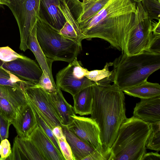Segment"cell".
Segmentation results:
<instances>
[{
	"label": "cell",
	"instance_id": "1",
	"mask_svg": "<svg viewBox=\"0 0 160 160\" xmlns=\"http://www.w3.org/2000/svg\"><path fill=\"white\" fill-rule=\"evenodd\" d=\"M136 6L131 0H109L100 11L79 24L84 39H103L127 54L128 42L136 27Z\"/></svg>",
	"mask_w": 160,
	"mask_h": 160
},
{
	"label": "cell",
	"instance_id": "2",
	"mask_svg": "<svg viewBox=\"0 0 160 160\" xmlns=\"http://www.w3.org/2000/svg\"><path fill=\"white\" fill-rule=\"evenodd\" d=\"M92 87L93 102L91 118L99 128L103 148H110L121 125L127 118L124 94L114 84L95 83Z\"/></svg>",
	"mask_w": 160,
	"mask_h": 160
},
{
	"label": "cell",
	"instance_id": "3",
	"mask_svg": "<svg viewBox=\"0 0 160 160\" xmlns=\"http://www.w3.org/2000/svg\"><path fill=\"white\" fill-rule=\"evenodd\" d=\"M113 62V84L122 91L147 81L160 68V53L146 51L129 55L122 53Z\"/></svg>",
	"mask_w": 160,
	"mask_h": 160
},
{
	"label": "cell",
	"instance_id": "4",
	"mask_svg": "<svg viewBox=\"0 0 160 160\" xmlns=\"http://www.w3.org/2000/svg\"><path fill=\"white\" fill-rule=\"evenodd\" d=\"M150 132L148 123L133 116L127 118L121 125L110 148L108 160H141L146 152Z\"/></svg>",
	"mask_w": 160,
	"mask_h": 160
},
{
	"label": "cell",
	"instance_id": "5",
	"mask_svg": "<svg viewBox=\"0 0 160 160\" xmlns=\"http://www.w3.org/2000/svg\"><path fill=\"white\" fill-rule=\"evenodd\" d=\"M36 34L40 47L48 58L70 63L77 58L81 47L64 38L40 16L36 22Z\"/></svg>",
	"mask_w": 160,
	"mask_h": 160
},
{
	"label": "cell",
	"instance_id": "6",
	"mask_svg": "<svg viewBox=\"0 0 160 160\" xmlns=\"http://www.w3.org/2000/svg\"><path fill=\"white\" fill-rule=\"evenodd\" d=\"M7 5L17 22L20 34V49H28L31 31L40 16V0H8Z\"/></svg>",
	"mask_w": 160,
	"mask_h": 160
},
{
	"label": "cell",
	"instance_id": "7",
	"mask_svg": "<svg viewBox=\"0 0 160 160\" xmlns=\"http://www.w3.org/2000/svg\"><path fill=\"white\" fill-rule=\"evenodd\" d=\"M88 71L76 58L57 73L56 84L58 88L73 97L83 89L92 86L95 82L85 76Z\"/></svg>",
	"mask_w": 160,
	"mask_h": 160
},
{
	"label": "cell",
	"instance_id": "8",
	"mask_svg": "<svg viewBox=\"0 0 160 160\" xmlns=\"http://www.w3.org/2000/svg\"><path fill=\"white\" fill-rule=\"evenodd\" d=\"M135 16L136 27L128 40L127 54L135 55L148 51L153 37L151 21L141 2L138 3Z\"/></svg>",
	"mask_w": 160,
	"mask_h": 160
},
{
	"label": "cell",
	"instance_id": "9",
	"mask_svg": "<svg viewBox=\"0 0 160 160\" xmlns=\"http://www.w3.org/2000/svg\"><path fill=\"white\" fill-rule=\"evenodd\" d=\"M71 122L66 126L72 133L95 150L103 151L100 138V131L96 122L91 118L72 116Z\"/></svg>",
	"mask_w": 160,
	"mask_h": 160
},
{
	"label": "cell",
	"instance_id": "10",
	"mask_svg": "<svg viewBox=\"0 0 160 160\" xmlns=\"http://www.w3.org/2000/svg\"><path fill=\"white\" fill-rule=\"evenodd\" d=\"M24 92L27 98L40 113L52 130L57 126H62L61 121L51 101L48 93L38 85L27 88Z\"/></svg>",
	"mask_w": 160,
	"mask_h": 160
},
{
	"label": "cell",
	"instance_id": "11",
	"mask_svg": "<svg viewBox=\"0 0 160 160\" xmlns=\"http://www.w3.org/2000/svg\"><path fill=\"white\" fill-rule=\"evenodd\" d=\"M27 102L24 91L12 87L0 85V114L11 122Z\"/></svg>",
	"mask_w": 160,
	"mask_h": 160
},
{
	"label": "cell",
	"instance_id": "12",
	"mask_svg": "<svg viewBox=\"0 0 160 160\" xmlns=\"http://www.w3.org/2000/svg\"><path fill=\"white\" fill-rule=\"evenodd\" d=\"M2 67L19 78L38 85L43 73L36 62L27 57L4 62Z\"/></svg>",
	"mask_w": 160,
	"mask_h": 160
},
{
	"label": "cell",
	"instance_id": "13",
	"mask_svg": "<svg viewBox=\"0 0 160 160\" xmlns=\"http://www.w3.org/2000/svg\"><path fill=\"white\" fill-rule=\"evenodd\" d=\"M58 7L62 13L66 22L59 33L64 38L72 40L81 47L84 39L79 23L75 18L66 0H60Z\"/></svg>",
	"mask_w": 160,
	"mask_h": 160
},
{
	"label": "cell",
	"instance_id": "14",
	"mask_svg": "<svg viewBox=\"0 0 160 160\" xmlns=\"http://www.w3.org/2000/svg\"><path fill=\"white\" fill-rule=\"evenodd\" d=\"M29 138L44 160H65L38 124Z\"/></svg>",
	"mask_w": 160,
	"mask_h": 160
},
{
	"label": "cell",
	"instance_id": "15",
	"mask_svg": "<svg viewBox=\"0 0 160 160\" xmlns=\"http://www.w3.org/2000/svg\"><path fill=\"white\" fill-rule=\"evenodd\" d=\"M11 123L17 136L23 138H29L36 127L37 123L33 112L28 102L21 108Z\"/></svg>",
	"mask_w": 160,
	"mask_h": 160
},
{
	"label": "cell",
	"instance_id": "16",
	"mask_svg": "<svg viewBox=\"0 0 160 160\" xmlns=\"http://www.w3.org/2000/svg\"><path fill=\"white\" fill-rule=\"evenodd\" d=\"M133 115L148 124L160 121V96L141 99L134 108Z\"/></svg>",
	"mask_w": 160,
	"mask_h": 160
},
{
	"label": "cell",
	"instance_id": "17",
	"mask_svg": "<svg viewBox=\"0 0 160 160\" xmlns=\"http://www.w3.org/2000/svg\"><path fill=\"white\" fill-rule=\"evenodd\" d=\"M11 150L7 160H44L29 138H23L17 136Z\"/></svg>",
	"mask_w": 160,
	"mask_h": 160
},
{
	"label": "cell",
	"instance_id": "18",
	"mask_svg": "<svg viewBox=\"0 0 160 160\" xmlns=\"http://www.w3.org/2000/svg\"><path fill=\"white\" fill-rule=\"evenodd\" d=\"M60 0H40V16L59 32L66 21L59 9Z\"/></svg>",
	"mask_w": 160,
	"mask_h": 160
},
{
	"label": "cell",
	"instance_id": "19",
	"mask_svg": "<svg viewBox=\"0 0 160 160\" xmlns=\"http://www.w3.org/2000/svg\"><path fill=\"white\" fill-rule=\"evenodd\" d=\"M48 93L62 125H68L72 121V116L76 115L73 107L67 101L59 89L55 92Z\"/></svg>",
	"mask_w": 160,
	"mask_h": 160
},
{
	"label": "cell",
	"instance_id": "20",
	"mask_svg": "<svg viewBox=\"0 0 160 160\" xmlns=\"http://www.w3.org/2000/svg\"><path fill=\"white\" fill-rule=\"evenodd\" d=\"M28 47L34 54L42 71H45L48 73L53 85L57 87L52 71V64L54 61L47 58L40 47L36 37V24L30 32Z\"/></svg>",
	"mask_w": 160,
	"mask_h": 160
},
{
	"label": "cell",
	"instance_id": "21",
	"mask_svg": "<svg viewBox=\"0 0 160 160\" xmlns=\"http://www.w3.org/2000/svg\"><path fill=\"white\" fill-rule=\"evenodd\" d=\"M62 127L74 160H84L95 150L70 131L66 126L62 125Z\"/></svg>",
	"mask_w": 160,
	"mask_h": 160
},
{
	"label": "cell",
	"instance_id": "22",
	"mask_svg": "<svg viewBox=\"0 0 160 160\" xmlns=\"http://www.w3.org/2000/svg\"><path fill=\"white\" fill-rule=\"evenodd\" d=\"M92 86L83 89L72 97L73 108L75 114L80 116L91 114L93 102Z\"/></svg>",
	"mask_w": 160,
	"mask_h": 160
},
{
	"label": "cell",
	"instance_id": "23",
	"mask_svg": "<svg viewBox=\"0 0 160 160\" xmlns=\"http://www.w3.org/2000/svg\"><path fill=\"white\" fill-rule=\"evenodd\" d=\"M125 94L141 99L160 96V85L146 81L123 91Z\"/></svg>",
	"mask_w": 160,
	"mask_h": 160
},
{
	"label": "cell",
	"instance_id": "24",
	"mask_svg": "<svg viewBox=\"0 0 160 160\" xmlns=\"http://www.w3.org/2000/svg\"><path fill=\"white\" fill-rule=\"evenodd\" d=\"M0 85L12 87L24 92L27 88L37 85L19 78L2 67H0Z\"/></svg>",
	"mask_w": 160,
	"mask_h": 160
},
{
	"label": "cell",
	"instance_id": "25",
	"mask_svg": "<svg viewBox=\"0 0 160 160\" xmlns=\"http://www.w3.org/2000/svg\"><path fill=\"white\" fill-rule=\"evenodd\" d=\"M112 65V62H107L102 69L88 70L85 76L97 84H110L113 81V71L109 68Z\"/></svg>",
	"mask_w": 160,
	"mask_h": 160
},
{
	"label": "cell",
	"instance_id": "26",
	"mask_svg": "<svg viewBox=\"0 0 160 160\" xmlns=\"http://www.w3.org/2000/svg\"><path fill=\"white\" fill-rule=\"evenodd\" d=\"M109 0H90L82 3V12L77 21L79 24L89 19L102 8Z\"/></svg>",
	"mask_w": 160,
	"mask_h": 160
},
{
	"label": "cell",
	"instance_id": "27",
	"mask_svg": "<svg viewBox=\"0 0 160 160\" xmlns=\"http://www.w3.org/2000/svg\"><path fill=\"white\" fill-rule=\"evenodd\" d=\"M26 98L28 102L30 105L33 112L36 118L37 124L41 128L43 131L51 141L59 153L62 155L59 145L57 138L54 136L52 132V130L47 125L40 113L36 108L28 100L27 97Z\"/></svg>",
	"mask_w": 160,
	"mask_h": 160
},
{
	"label": "cell",
	"instance_id": "28",
	"mask_svg": "<svg viewBox=\"0 0 160 160\" xmlns=\"http://www.w3.org/2000/svg\"><path fill=\"white\" fill-rule=\"evenodd\" d=\"M151 132L146 147L158 152L160 150V121L149 123Z\"/></svg>",
	"mask_w": 160,
	"mask_h": 160
},
{
	"label": "cell",
	"instance_id": "29",
	"mask_svg": "<svg viewBox=\"0 0 160 160\" xmlns=\"http://www.w3.org/2000/svg\"><path fill=\"white\" fill-rule=\"evenodd\" d=\"M142 5L150 20H160V1L157 0H141Z\"/></svg>",
	"mask_w": 160,
	"mask_h": 160
},
{
	"label": "cell",
	"instance_id": "30",
	"mask_svg": "<svg viewBox=\"0 0 160 160\" xmlns=\"http://www.w3.org/2000/svg\"><path fill=\"white\" fill-rule=\"evenodd\" d=\"M26 57L17 53L8 46L0 47V60L3 62H8Z\"/></svg>",
	"mask_w": 160,
	"mask_h": 160
},
{
	"label": "cell",
	"instance_id": "31",
	"mask_svg": "<svg viewBox=\"0 0 160 160\" xmlns=\"http://www.w3.org/2000/svg\"><path fill=\"white\" fill-rule=\"evenodd\" d=\"M38 85L46 92L49 93L55 92L58 89L57 87L53 85L48 74L45 71H43L40 78Z\"/></svg>",
	"mask_w": 160,
	"mask_h": 160
},
{
	"label": "cell",
	"instance_id": "32",
	"mask_svg": "<svg viewBox=\"0 0 160 160\" xmlns=\"http://www.w3.org/2000/svg\"><path fill=\"white\" fill-rule=\"evenodd\" d=\"M59 145L65 160H74L70 147L65 136L57 138Z\"/></svg>",
	"mask_w": 160,
	"mask_h": 160
},
{
	"label": "cell",
	"instance_id": "33",
	"mask_svg": "<svg viewBox=\"0 0 160 160\" xmlns=\"http://www.w3.org/2000/svg\"><path fill=\"white\" fill-rule=\"evenodd\" d=\"M11 124L10 121L0 114V143L2 140L8 138L9 128Z\"/></svg>",
	"mask_w": 160,
	"mask_h": 160
},
{
	"label": "cell",
	"instance_id": "34",
	"mask_svg": "<svg viewBox=\"0 0 160 160\" xmlns=\"http://www.w3.org/2000/svg\"><path fill=\"white\" fill-rule=\"evenodd\" d=\"M111 154L110 148L100 152L95 150L84 160H109Z\"/></svg>",
	"mask_w": 160,
	"mask_h": 160
},
{
	"label": "cell",
	"instance_id": "35",
	"mask_svg": "<svg viewBox=\"0 0 160 160\" xmlns=\"http://www.w3.org/2000/svg\"><path fill=\"white\" fill-rule=\"evenodd\" d=\"M0 144L2 146L0 160H7L12 152L10 144L7 138L2 140Z\"/></svg>",
	"mask_w": 160,
	"mask_h": 160
},
{
	"label": "cell",
	"instance_id": "36",
	"mask_svg": "<svg viewBox=\"0 0 160 160\" xmlns=\"http://www.w3.org/2000/svg\"><path fill=\"white\" fill-rule=\"evenodd\" d=\"M148 52L160 53V35H153Z\"/></svg>",
	"mask_w": 160,
	"mask_h": 160
},
{
	"label": "cell",
	"instance_id": "37",
	"mask_svg": "<svg viewBox=\"0 0 160 160\" xmlns=\"http://www.w3.org/2000/svg\"><path fill=\"white\" fill-rule=\"evenodd\" d=\"M141 160H160V155L158 152H146Z\"/></svg>",
	"mask_w": 160,
	"mask_h": 160
},
{
	"label": "cell",
	"instance_id": "38",
	"mask_svg": "<svg viewBox=\"0 0 160 160\" xmlns=\"http://www.w3.org/2000/svg\"><path fill=\"white\" fill-rule=\"evenodd\" d=\"M151 22L153 34L155 35H160V20H158V22L151 21Z\"/></svg>",
	"mask_w": 160,
	"mask_h": 160
},
{
	"label": "cell",
	"instance_id": "39",
	"mask_svg": "<svg viewBox=\"0 0 160 160\" xmlns=\"http://www.w3.org/2000/svg\"><path fill=\"white\" fill-rule=\"evenodd\" d=\"M54 136L57 138H60L65 136L61 126H57L52 130Z\"/></svg>",
	"mask_w": 160,
	"mask_h": 160
},
{
	"label": "cell",
	"instance_id": "40",
	"mask_svg": "<svg viewBox=\"0 0 160 160\" xmlns=\"http://www.w3.org/2000/svg\"><path fill=\"white\" fill-rule=\"evenodd\" d=\"M8 2V0H0V5H4L7 6Z\"/></svg>",
	"mask_w": 160,
	"mask_h": 160
},
{
	"label": "cell",
	"instance_id": "41",
	"mask_svg": "<svg viewBox=\"0 0 160 160\" xmlns=\"http://www.w3.org/2000/svg\"><path fill=\"white\" fill-rule=\"evenodd\" d=\"M3 62L0 60V67H2Z\"/></svg>",
	"mask_w": 160,
	"mask_h": 160
},
{
	"label": "cell",
	"instance_id": "42",
	"mask_svg": "<svg viewBox=\"0 0 160 160\" xmlns=\"http://www.w3.org/2000/svg\"><path fill=\"white\" fill-rule=\"evenodd\" d=\"M133 0L136 2L138 3L139 2H141V0Z\"/></svg>",
	"mask_w": 160,
	"mask_h": 160
},
{
	"label": "cell",
	"instance_id": "43",
	"mask_svg": "<svg viewBox=\"0 0 160 160\" xmlns=\"http://www.w3.org/2000/svg\"><path fill=\"white\" fill-rule=\"evenodd\" d=\"M2 148V145L0 144V156L1 154Z\"/></svg>",
	"mask_w": 160,
	"mask_h": 160
},
{
	"label": "cell",
	"instance_id": "44",
	"mask_svg": "<svg viewBox=\"0 0 160 160\" xmlns=\"http://www.w3.org/2000/svg\"><path fill=\"white\" fill-rule=\"evenodd\" d=\"M89 0H83L82 2H88Z\"/></svg>",
	"mask_w": 160,
	"mask_h": 160
},
{
	"label": "cell",
	"instance_id": "45",
	"mask_svg": "<svg viewBox=\"0 0 160 160\" xmlns=\"http://www.w3.org/2000/svg\"><path fill=\"white\" fill-rule=\"evenodd\" d=\"M158 0V1H160V0Z\"/></svg>",
	"mask_w": 160,
	"mask_h": 160
},
{
	"label": "cell",
	"instance_id": "46",
	"mask_svg": "<svg viewBox=\"0 0 160 160\" xmlns=\"http://www.w3.org/2000/svg\"></svg>",
	"mask_w": 160,
	"mask_h": 160
}]
</instances>
